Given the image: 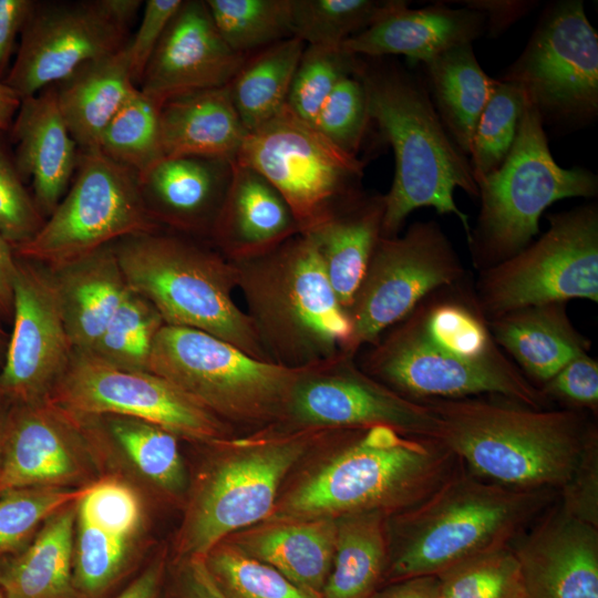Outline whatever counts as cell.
<instances>
[{"instance_id": "obj_28", "label": "cell", "mask_w": 598, "mask_h": 598, "mask_svg": "<svg viewBox=\"0 0 598 598\" xmlns=\"http://www.w3.org/2000/svg\"><path fill=\"white\" fill-rule=\"evenodd\" d=\"M336 534L333 518L266 520L225 540L320 595L331 570Z\"/></svg>"}, {"instance_id": "obj_33", "label": "cell", "mask_w": 598, "mask_h": 598, "mask_svg": "<svg viewBox=\"0 0 598 598\" xmlns=\"http://www.w3.org/2000/svg\"><path fill=\"white\" fill-rule=\"evenodd\" d=\"M76 503L49 517L27 548L0 559L4 598H79L73 585Z\"/></svg>"}, {"instance_id": "obj_12", "label": "cell", "mask_w": 598, "mask_h": 598, "mask_svg": "<svg viewBox=\"0 0 598 598\" xmlns=\"http://www.w3.org/2000/svg\"><path fill=\"white\" fill-rule=\"evenodd\" d=\"M359 367L400 395L416 402L483 394L547 409L540 388L496 349L467 360L436 348L425 336L419 306L362 355Z\"/></svg>"}, {"instance_id": "obj_52", "label": "cell", "mask_w": 598, "mask_h": 598, "mask_svg": "<svg viewBox=\"0 0 598 598\" xmlns=\"http://www.w3.org/2000/svg\"><path fill=\"white\" fill-rule=\"evenodd\" d=\"M544 395L561 401L576 410L598 409V361L588 353L569 361L554 377L542 384Z\"/></svg>"}, {"instance_id": "obj_25", "label": "cell", "mask_w": 598, "mask_h": 598, "mask_svg": "<svg viewBox=\"0 0 598 598\" xmlns=\"http://www.w3.org/2000/svg\"><path fill=\"white\" fill-rule=\"evenodd\" d=\"M10 128L16 167L22 179L32 181L34 202L49 216L65 195L79 158L54 85L23 99Z\"/></svg>"}, {"instance_id": "obj_35", "label": "cell", "mask_w": 598, "mask_h": 598, "mask_svg": "<svg viewBox=\"0 0 598 598\" xmlns=\"http://www.w3.org/2000/svg\"><path fill=\"white\" fill-rule=\"evenodd\" d=\"M424 65L434 106L453 141L468 156L496 79L483 71L472 43L455 45Z\"/></svg>"}, {"instance_id": "obj_22", "label": "cell", "mask_w": 598, "mask_h": 598, "mask_svg": "<svg viewBox=\"0 0 598 598\" xmlns=\"http://www.w3.org/2000/svg\"><path fill=\"white\" fill-rule=\"evenodd\" d=\"M511 547L525 598H598V527L568 515L557 499Z\"/></svg>"}, {"instance_id": "obj_11", "label": "cell", "mask_w": 598, "mask_h": 598, "mask_svg": "<svg viewBox=\"0 0 598 598\" xmlns=\"http://www.w3.org/2000/svg\"><path fill=\"white\" fill-rule=\"evenodd\" d=\"M549 228L514 256L481 272L474 300L486 320L571 299L598 301V208L548 217Z\"/></svg>"}, {"instance_id": "obj_30", "label": "cell", "mask_w": 598, "mask_h": 598, "mask_svg": "<svg viewBox=\"0 0 598 598\" xmlns=\"http://www.w3.org/2000/svg\"><path fill=\"white\" fill-rule=\"evenodd\" d=\"M384 197L359 192L308 233L315 239L332 290L348 312L381 237Z\"/></svg>"}, {"instance_id": "obj_62", "label": "cell", "mask_w": 598, "mask_h": 598, "mask_svg": "<svg viewBox=\"0 0 598 598\" xmlns=\"http://www.w3.org/2000/svg\"><path fill=\"white\" fill-rule=\"evenodd\" d=\"M8 340L4 337V332L0 327V361L3 362L6 350H7Z\"/></svg>"}, {"instance_id": "obj_37", "label": "cell", "mask_w": 598, "mask_h": 598, "mask_svg": "<svg viewBox=\"0 0 598 598\" xmlns=\"http://www.w3.org/2000/svg\"><path fill=\"white\" fill-rule=\"evenodd\" d=\"M111 441L131 464L152 484L171 495H181L187 486L178 436L166 429L138 419L102 415Z\"/></svg>"}, {"instance_id": "obj_34", "label": "cell", "mask_w": 598, "mask_h": 598, "mask_svg": "<svg viewBox=\"0 0 598 598\" xmlns=\"http://www.w3.org/2000/svg\"><path fill=\"white\" fill-rule=\"evenodd\" d=\"M332 566L321 598H369L384 584L389 565L388 516L377 512L336 518Z\"/></svg>"}, {"instance_id": "obj_48", "label": "cell", "mask_w": 598, "mask_h": 598, "mask_svg": "<svg viewBox=\"0 0 598 598\" xmlns=\"http://www.w3.org/2000/svg\"><path fill=\"white\" fill-rule=\"evenodd\" d=\"M370 123L365 89L357 72L339 81L313 125L341 151L358 156Z\"/></svg>"}, {"instance_id": "obj_39", "label": "cell", "mask_w": 598, "mask_h": 598, "mask_svg": "<svg viewBox=\"0 0 598 598\" xmlns=\"http://www.w3.org/2000/svg\"><path fill=\"white\" fill-rule=\"evenodd\" d=\"M161 109L162 104L137 87L105 127L99 150L138 175L144 173L164 157Z\"/></svg>"}, {"instance_id": "obj_55", "label": "cell", "mask_w": 598, "mask_h": 598, "mask_svg": "<svg viewBox=\"0 0 598 598\" xmlns=\"http://www.w3.org/2000/svg\"><path fill=\"white\" fill-rule=\"evenodd\" d=\"M33 0H0V79L4 80L9 70L17 38L34 7Z\"/></svg>"}, {"instance_id": "obj_13", "label": "cell", "mask_w": 598, "mask_h": 598, "mask_svg": "<svg viewBox=\"0 0 598 598\" xmlns=\"http://www.w3.org/2000/svg\"><path fill=\"white\" fill-rule=\"evenodd\" d=\"M234 161L257 171L280 193L301 233L362 190L364 163L341 151L287 105L246 134Z\"/></svg>"}, {"instance_id": "obj_8", "label": "cell", "mask_w": 598, "mask_h": 598, "mask_svg": "<svg viewBox=\"0 0 598 598\" xmlns=\"http://www.w3.org/2000/svg\"><path fill=\"white\" fill-rule=\"evenodd\" d=\"M481 210L467 236L474 265L486 269L520 251L539 231V218L553 203L594 197L598 178L582 167L559 166L549 150L543 121L525 96L513 146L494 172L475 178Z\"/></svg>"}, {"instance_id": "obj_40", "label": "cell", "mask_w": 598, "mask_h": 598, "mask_svg": "<svg viewBox=\"0 0 598 598\" xmlns=\"http://www.w3.org/2000/svg\"><path fill=\"white\" fill-rule=\"evenodd\" d=\"M164 324L156 308L130 289L94 347L84 352L120 369L148 371L153 343Z\"/></svg>"}, {"instance_id": "obj_63", "label": "cell", "mask_w": 598, "mask_h": 598, "mask_svg": "<svg viewBox=\"0 0 598 598\" xmlns=\"http://www.w3.org/2000/svg\"><path fill=\"white\" fill-rule=\"evenodd\" d=\"M0 598H4V596H3V594H2V591H1V590H0Z\"/></svg>"}, {"instance_id": "obj_36", "label": "cell", "mask_w": 598, "mask_h": 598, "mask_svg": "<svg viewBox=\"0 0 598 598\" xmlns=\"http://www.w3.org/2000/svg\"><path fill=\"white\" fill-rule=\"evenodd\" d=\"M306 44L292 37L247 56L228 84L247 133L262 126L287 105L290 85Z\"/></svg>"}, {"instance_id": "obj_26", "label": "cell", "mask_w": 598, "mask_h": 598, "mask_svg": "<svg viewBox=\"0 0 598 598\" xmlns=\"http://www.w3.org/2000/svg\"><path fill=\"white\" fill-rule=\"evenodd\" d=\"M301 233L280 193L257 171L231 161L229 185L209 239L229 260L264 254Z\"/></svg>"}, {"instance_id": "obj_19", "label": "cell", "mask_w": 598, "mask_h": 598, "mask_svg": "<svg viewBox=\"0 0 598 598\" xmlns=\"http://www.w3.org/2000/svg\"><path fill=\"white\" fill-rule=\"evenodd\" d=\"M12 322L0 369V398L10 405L48 399L74 349L47 267L18 258Z\"/></svg>"}, {"instance_id": "obj_41", "label": "cell", "mask_w": 598, "mask_h": 598, "mask_svg": "<svg viewBox=\"0 0 598 598\" xmlns=\"http://www.w3.org/2000/svg\"><path fill=\"white\" fill-rule=\"evenodd\" d=\"M419 308L425 336L445 352L477 360L499 348L474 295L470 298L426 297Z\"/></svg>"}, {"instance_id": "obj_27", "label": "cell", "mask_w": 598, "mask_h": 598, "mask_svg": "<svg viewBox=\"0 0 598 598\" xmlns=\"http://www.w3.org/2000/svg\"><path fill=\"white\" fill-rule=\"evenodd\" d=\"M49 270L73 349L90 351L130 290L113 245Z\"/></svg>"}, {"instance_id": "obj_43", "label": "cell", "mask_w": 598, "mask_h": 598, "mask_svg": "<svg viewBox=\"0 0 598 598\" xmlns=\"http://www.w3.org/2000/svg\"><path fill=\"white\" fill-rule=\"evenodd\" d=\"M204 558L227 598H321L227 540L217 544Z\"/></svg>"}, {"instance_id": "obj_15", "label": "cell", "mask_w": 598, "mask_h": 598, "mask_svg": "<svg viewBox=\"0 0 598 598\" xmlns=\"http://www.w3.org/2000/svg\"><path fill=\"white\" fill-rule=\"evenodd\" d=\"M464 272L434 220L414 223L402 236H381L347 312L351 331L341 353L355 358L431 293L457 286Z\"/></svg>"}, {"instance_id": "obj_59", "label": "cell", "mask_w": 598, "mask_h": 598, "mask_svg": "<svg viewBox=\"0 0 598 598\" xmlns=\"http://www.w3.org/2000/svg\"><path fill=\"white\" fill-rule=\"evenodd\" d=\"M18 257L12 245L0 234V317L12 320Z\"/></svg>"}, {"instance_id": "obj_16", "label": "cell", "mask_w": 598, "mask_h": 598, "mask_svg": "<svg viewBox=\"0 0 598 598\" xmlns=\"http://www.w3.org/2000/svg\"><path fill=\"white\" fill-rule=\"evenodd\" d=\"M48 399L75 417L138 419L206 445L235 436L230 425L166 379L120 369L84 351L73 350Z\"/></svg>"}, {"instance_id": "obj_31", "label": "cell", "mask_w": 598, "mask_h": 598, "mask_svg": "<svg viewBox=\"0 0 598 598\" xmlns=\"http://www.w3.org/2000/svg\"><path fill=\"white\" fill-rule=\"evenodd\" d=\"M159 125L164 157L234 161L247 134L228 85L166 101L161 109Z\"/></svg>"}, {"instance_id": "obj_17", "label": "cell", "mask_w": 598, "mask_h": 598, "mask_svg": "<svg viewBox=\"0 0 598 598\" xmlns=\"http://www.w3.org/2000/svg\"><path fill=\"white\" fill-rule=\"evenodd\" d=\"M141 0L35 1L4 82L23 100L125 47Z\"/></svg>"}, {"instance_id": "obj_1", "label": "cell", "mask_w": 598, "mask_h": 598, "mask_svg": "<svg viewBox=\"0 0 598 598\" xmlns=\"http://www.w3.org/2000/svg\"><path fill=\"white\" fill-rule=\"evenodd\" d=\"M321 457L280 492L266 520L368 512L391 517L427 498L462 466L440 440L383 425L333 431Z\"/></svg>"}, {"instance_id": "obj_7", "label": "cell", "mask_w": 598, "mask_h": 598, "mask_svg": "<svg viewBox=\"0 0 598 598\" xmlns=\"http://www.w3.org/2000/svg\"><path fill=\"white\" fill-rule=\"evenodd\" d=\"M128 288L147 299L165 324L204 331L270 361L251 320L234 301V264L183 236L138 234L112 244Z\"/></svg>"}, {"instance_id": "obj_50", "label": "cell", "mask_w": 598, "mask_h": 598, "mask_svg": "<svg viewBox=\"0 0 598 598\" xmlns=\"http://www.w3.org/2000/svg\"><path fill=\"white\" fill-rule=\"evenodd\" d=\"M45 219L0 142V234L12 247L29 241Z\"/></svg>"}, {"instance_id": "obj_61", "label": "cell", "mask_w": 598, "mask_h": 598, "mask_svg": "<svg viewBox=\"0 0 598 598\" xmlns=\"http://www.w3.org/2000/svg\"><path fill=\"white\" fill-rule=\"evenodd\" d=\"M9 408H10V404L0 398V468L2 464V457H3L6 427H7Z\"/></svg>"}, {"instance_id": "obj_53", "label": "cell", "mask_w": 598, "mask_h": 598, "mask_svg": "<svg viewBox=\"0 0 598 598\" xmlns=\"http://www.w3.org/2000/svg\"><path fill=\"white\" fill-rule=\"evenodd\" d=\"M182 3L183 0L145 2L137 31L125 44L132 79L136 86L164 31Z\"/></svg>"}, {"instance_id": "obj_29", "label": "cell", "mask_w": 598, "mask_h": 598, "mask_svg": "<svg viewBox=\"0 0 598 598\" xmlns=\"http://www.w3.org/2000/svg\"><path fill=\"white\" fill-rule=\"evenodd\" d=\"M487 323L496 344L515 359L522 372L542 384L590 348L564 302L522 308Z\"/></svg>"}, {"instance_id": "obj_44", "label": "cell", "mask_w": 598, "mask_h": 598, "mask_svg": "<svg viewBox=\"0 0 598 598\" xmlns=\"http://www.w3.org/2000/svg\"><path fill=\"white\" fill-rule=\"evenodd\" d=\"M436 576L441 598H525L511 545L475 555Z\"/></svg>"}, {"instance_id": "obj_32", "label": "cell", "mask_w": 598, "mask_h": 598, "mask_svg": "<svg viewBox=\"0 0 598 598\" xmlns=\"http://www.w3.org/2000/svg\"><path fill=\"white\" fill-rule=\"evenodd\" d=\"M53 85L60 112L79 151L99 150L105 127L137 89L125 47L80 65Z\"/></svg>"}, {"instance_id": "obj_21", "label": "cell", "mask_w": 598, "mask_h": 598, "mask_svg": "<svg viewBox=\"0 0 598 598\" xmlns=\"http://www.w3.org/2000/svg\"><path fill=\"white\" fill-rule=\"evenodd\" d=\"M247 56L225 42L206 1L184 0L137 87L163 105L181 95L228 85Z\"/></svg>"}, {"instance_id": "obj_4", "label": "cell", "mask_w": 598, "mask_h": 598, "mask_svg": "<svg viewBox=\"0 0 598 598\" xmlns=\"http://www.w3.org/2000/svg\"><path fill=\"white\" fill-rule=\"evenodd\" d=\"M558 497L549 488L517 489L482 480L462 464L432 495L388 517L384 585L439 575L475 555L511 545Z\"/></svg>"}, {"instance_id": "obj_18", "label": "cell", "mask_w": 598, "mask_h": 598, "mask_svg": "<svg viewBox=\"0 0 598 598\" xmlns=\"http://www.w3.org/2000/svg\"><path fill=\"white\" fill-rule=\"evenodd\" d=\"M389 426L436 439L437 422L423 402L409 400L367 374L342 353L307 367L297 380L280 421L283 431L358 430Z\"/></svg>"}, {"instance_id": "obj_3", "label": "cell", "mask_w": 598, "mask_h": 598, "mask_svg": "<svg viewBox=\"0 0 598 598\" xmlns=\"http://www.w3.org/2000/svg\"><path fill=\"white\" fill-rule=\"evenodd\" d=\"M361 59L369 115L391 145L395 172L384 197L381 236L393 237L406 217L421 207L453 214L466 235L468 217L455 204L456 187L478 197L468 156L445 128L424 81L398 64Z\"/></svg>"}, {"instance_id": "obj_45", "label": "cell", "mask_w": 598, "mask_h": 598, "mask_svg": "<svg viewBox=\"0 0 598 598\" xmlns=\"http://www.w3.org/2000/svg\"><path fill=\"white\" fill-rule=\"evenodd\" d=\"M525 94L516 84L496 79L478 118L468 154L474 181L497 169L515 141Z\"/></svg>"}, {"instance_id": "obj_56", "label": "cell", "mask_w": 598, "mask_h": 598, "mask_svg": "<svg viewBox=\"0 0 598 598\" xmlns=\"http://www.w3.org/2000/svg\"><path fill=\"white\" fill-rule=\"evenodd\" d=\"M464 7L481 12L485 18V31L497 37L509 25L534 9L538 2L522 0H466Z\"/></svg>"}, {"instance_id": "obj_60", "label": "cell", "mask_w": 598, "mask_h": 598, "mask_svg": "<svg viewBox=\"0 0 598 598\" xmlns=\"http://www.w3.org/2000/svg\"><path fill=\"white\" fill-rule=\"evenodd\" d=\"M22 99L0 79V131L11 127Z\"/></svg>"}, {"instance_id": "obj_5", "label": "cell", "mask_w": 598, "mask_h": 598, "mask_svg": "<svg viewBox=\"0 0 598 598\" xmlns=\"http://www.w3.org/2000/svg\"><path fill=\"white\" fill-rule=\"evenodd\" d=\"M230 261L246 313L271 362L306 368L342 352L350 322L310 234L299 233L264 254Z\"/></svg>"}, {"instance_id": "obj_9", "label": "cell", "mask_w": 598, "mask_h": 598, "mask_svg": "<svg viewBox=\"0 0 598 598\" xmlns=\"http://www.w3.org/2000/svg\"><path fill=\"white\" fill-rule=\"evenodd\" d=\"M306 368L258 360L204 331L168 324L159 329L148 362V371L233 429L255 432L280 421Z\"/></svg>"}, {"instance_id": "obj_14", "label": "cell", "mask_w": 598, "mask_h": 598, "mask_svg": "<svg viewBox=\"0 0 598 598\" xmlns=\"http://www.w3.org/2000/svg\"><path fill=\"white\" fill-rule=\"evenodd\" d=\"M522 89L543 124L578 127L598 114V35L580 0L548 4L522 54L498 78Z\"/></svg>"}, {"instance_id": "obj_49", "label": "cell", "mask_w": 598, "mask_h": 598, "mask_svg": "<svg viewBox=\"0 0 598 598\" xmlns=\"http://www.w3.org/2000/svg\"><path fill=\"white\" fill-rule=\"evenodd\" d=\"M76 515L133 542L141 529L142 503L132 487L114 478L91 484L76 503Z\"/></svg>"}, {"instance_id": "obj_54", "label": "cell", "mask_w": 598, "mask_h": 598, "mask_svg": "<svg viewBox=\"0 0 598 598\" xmlns=\"http://www.w3.org/2000/svg\"><path fill=\"white\" fill-rule=\"evenodd\" d=\"M165 598H227L213 578L204 557H175L167 567Z\"/></svg>"}, {"instance_id": "obj_51", "label": "cell", "mask_w": 598, "mask_h": 598, "mask_svg": "<svg viewBox=\"0 0 598 598\" xmlns=\"http://www.w3.org/2000/svg\"><path fill=\"white\" fill-rule=\"evenodd\" d=\"M557 501L568 515L598 527V430L588 439Z\"/></svg>"}, {"instance_id": "obj_23", "label": "cell", "mask_w": 598, "mask_h": 598, "mask_svg": "<svg viewBox=\"0 0 598 598\" xmlns=\"http://www.w3.org/2000/svg\"><path fill=\"white\" fill-rule=\"evenodd\" d=\"M484 31V16L465 7L441 2L411 9L406 1L388 0L381 16L340 48L361 58L402 54L425 64L455 45L472 43Z\"/></svg>"}, {"instance_id": "obj_6", "label": "cell", "mask_w": 598, "mask_h": 598, "mask_svg": "<svg viewBox=\"0 0 598 598\" xmlns=\"http://www.w3.org/2000/svg\"><path fill=\"white\" fill-rule=\"evenodd\" d=\"M332 431L267 427L209 444L214 452L192 488L176 557H204L233 534L265 522L287 476Z\"/></svg>"}, {"instance_id": "obj_58", "label": "cell", "mask_w": 598, "mask_h": 598, "mask_svg": "<svg viewBox=\"0 0 598 598\" xmlns=\"http://www.w3.org/2000/svg\"><path fill=\"white\" fill-rule=\"evenodd\" d=\"M369 598H441L439 577L416 576L390 582Z\"/></svg>"}, {"instance_id": "obj_20", "label": "cell", "mask_w": 598, "mask_h": 598, "mask_svg": "<svg viewBox=\"0 0 598 598\" xmlns=\"http://www.w3.org/2000/svg\"><path fill=\"white\" fill-rule=\"evenodd\" d=\"M91 439L49 399L10 405L0 494L24 487H74L89 471Z\"/></svg>"}, {"instance_id": "obj_46", "label": "cell", "mask_w": 598, "mask_h": 598, "mask_svg": "<svg viewBox=\"0 0 598 598\" xmlns=\"http://www.w3.org/2000/svg\"><path fill=\"white\" fill-rule=\"evenodd\" d=\"M90 486L24 487L0 494V559L18 553L40 525L79 502Z\"/></svg>"}, {"instance_id": "obj_57", "label": "cell", "mask_w": 598, "mask_h": 598, "mask_svg": "<svg viewBox=\"0 0 598 598\" xmlns=\"http://www.w3.org/2000/svg\"><path fill=\"white\" fill-rule=\"evenodd\" d=\"M167 567L165 556L156 557L112 598H165Z\"/></svg>"}, {"instance_id": "obj_10", "label": "cell", "mask_w": 598, "mask_h": 598, "mask_svg": "<svg viewBox=\"0 0 598 598\" xmlns=\"http://www.w3.org/2000/svg\"><path fill=\"white\" fill-rule=\"evenodd\" d=\"M159 230L135 171L100 150L79 151L65 195L40 230L13 250L20 259L52 269L121 238Z\"/></svg>"}, {"instance_id": "obj_42", "label": "cell", "mask_w": 598, "mask_h": 598, "mask_svg": "<svg viewBox=\"0 0 598 598\" xmlns=\"http://www.w3.org/2000/svg\"><path fill=\"white\" fill-rule=\"evenodd\" d=\"M386 1L291 0L293 37L306 45L340 48L369 28Z\"/></svg>"}, {"instance_id": "obj_24", "label": "cell", "mask_w": 598, "mask_h": 598, "mask_svg": "<svg viewBox=\"0 0 598 598\" xmlns=\"http://www.w3.org/2000/svg\"><path fill=\"white\" fill-rule=\"evenodd\" d=\"M231 175V161L202 156L163 157L138 175L144 203L163 227L210 236Z\"/></svg>"}, {"instance_id": "obj_2", "label": "cell", "mask_w": 598, "mask_h": 598, "mask_svg": "<svg viewBox=\"0 0 598 598\" xmlns=\"http://www.w3.org/2000/svg\"><path fill=\"white\" fill-rule=\"evenodd\" d=\"M425 403L440 440L475 476L517 489L559 492L597 426L576 409H534L491 395Z\"/></svg>"}, {"instance_id": "obj_38", "label": "cell", "mask_w": 598, "mask_h": 598, "mask_svg": "<svg viewBox=\"0 0 598 598\" xmlns=\"http://www.w3.org/2000/svg\"><path fill=\"white\" fill-rule=\"evenodd\" d=\"M225 42L248 55L293 37L291 0H205Z\"/></svg>"}, {"instance_id": "obj_47", "label": "cell", "mask_w": 598, "mask_h": 598, "mask_svg": "<svg viewBox=\"0 0 598 598\" xmlns=\"http://www.w3.org/2000/svg\"><path fill=\"white\" fill-rule=\"evenodd\" d=\"M360 64V56L341 48L306 45L290 85L287 106L313 125L322 104L339 81L357 73Z\"/></svg>"}]
</instances>
